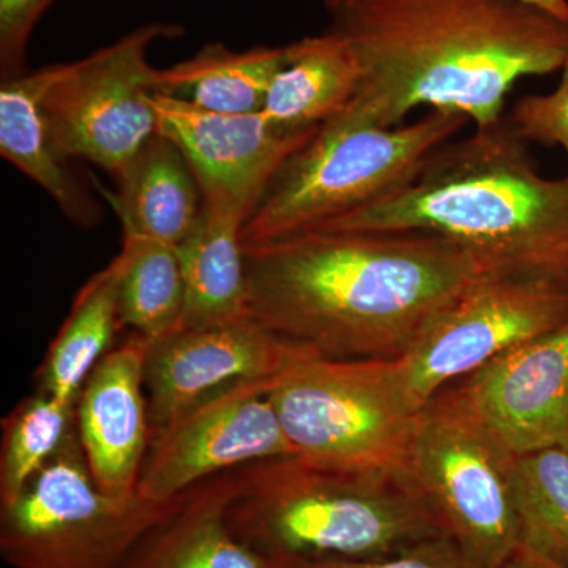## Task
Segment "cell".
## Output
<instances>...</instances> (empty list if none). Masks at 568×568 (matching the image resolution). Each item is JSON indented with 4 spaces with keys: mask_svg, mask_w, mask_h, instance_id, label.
Returning a JSON list of instances; mask_svg holds the SVG:
<instances>
[{
    "mask_svg": "<svg viewBox=\"0 0 568 568\" xmlns=\"http://www.w3.org/2000/svg\"><path fill=\"white\" fill-rule=\"evenodd\" d=\"M250 316L331 361H396L448 305L507 274L424 233L310 231L245 248Z\"/></svg>",
    "mask_w": 568,
    "mask_h": 568,
    "instance_id": "6da1fadb",
    "label": "cell"
},
{
    "mask_svg": "<svg viewBox=\"0 0 568 568\" xmlns=\"http://www.w3.org/2000/svg\"><path fill=\"white\" fill-rule=\"evenodd\" d=\"M331 29L362 67L361 88L335 118L362 125H399L420 106L493 125L519 80L568 59L567 22L523 0H362Z\"/></svg>",
    "mask_w": 568,
    "mask_h": 568,
    "instance_id": "7a4b0ae2",
    "label": "cell"
},
{
    "mask_svg": "<svg viewBox=\"0 0 568 568\" xmlns=\"http://www.w3.org/2000/svg\"><path fill=\"white\" fill-rule=\"evenodd\" d=\"M316 231L440 235L507 274L568 282V175L538 173L503 118L437 149L398 192Z\"/></svg>",
    "mask_w": 568,
    "mask_h": 568,
    "instance_id": "3957f363",
    "label": "cell"
},
{
    "mask_svg": "<svg viewBox=\"0 0 568 568\" xmlns=\"http://www.w3.org/2000/svg\"><path fill=\"white\" fill-rule=\"evenodd\" d=\"M235 536L274 566L386 558L446 536L407 473L349 474L297 457L230 473Z\"/></svg>",
    "mask_w": 568,
    "mask_h": 568,
    "instance_id": "277c9868",
    "label": "cell"
},
{
    "mask_svg": "<svg viewBox=\"0 0 568 568\" xmlns=\"http://www.w3.org/2000/svg\"><path fill=\"white\" fill-rule=\"evenodd\" d=\"M467 122L466 115L443 110L395 126L325 122L268 185L242 230L245 248L321 230L398 192Z\"/></svg>",
    "mask_w": 568,
    "mask_h": 568,
    "instance_id": "5b68a950",
    "label": "cell"
},
{
    "mask_svg": "<svg viewBox=\"0 0 568 568\" xmlns=\"http://www.w3.org/2000/svg\"><path fill=\"white\" fill-rule=\"evenodd\" d=\"M268 398L295 457L335 473H406L418 413L390 361H331L295 349Z\"/></svg>",
    "mask_w": 568,
    "mask_h": 568,
    "instance_id": "8992f818",
    "label": "cell"
},
{
    "mask_svg": "<svg viewBox=\"0 0 568 568\" xmlns=\"http://www.w3.org/2000/svg\"><path fill=\"white\" fill-rule=\"evenodd\" d=\"M182 497L156 504L138 491H103L89 470L74 422L20 499L0 508V552L14 568H122Z\"/></svg>",
    "mask_w": 568,
    "mask_h": 568,
    "instance_id": "52a82bcc",
    "label": "cell"
},
{
    "mask_svg": "<svg viewBox=\"0 0 568 568\" xmlns=\"http://www.w3.org/2000/svg\"><path fill=\"white\" fill-rule=\"evenodd\" d=\"M514 462L452 384L418 413L407 476L478 568H503L519 549Z\"/></svg>",
    "mask_w": 568,
    "mask_h": 568,
    "instance_id": "ba28073f",
    "label": "cell"
},
{
    "mask_svg": "<svg viewBox=\"0 0 568 568\" xmlns=\"http://www.w3.org/2000/svg\"><path fill=\"white\" fill-rule=\"evenodd\" d=\"M178 36V26L153 22L81 61L55 63L43 103L63 155L115 179L126 170L159 129L153 97L162 91V69L149 62V48Z\"/></svg>",
    "mask_w": 568,
    "mask_h": 568,
    "instance_id": "9c48e42d",
    "label": "cell"
},
{
    "mask_svg": "<svg viewBox=\"0 0 568 568\" xmlns=\"http://www.w3.org/2000/svg\"><path fill=\"white\" fill-rule=\"evenodd\" d=\"M567 323L566 280L491 275L437 315L392 369L407 405L420 413L450 384Z\"/></svg>",
    "mask_w": 568,
    "mask_h": 568,
    "instance_id": "30bf717a",
    "label": "cell"
},
{
    "mask_svg": "<svg viewBox=\"0 0 568 568\" xmlns=\"http://www.w3.org/2000/svg\"><path fill=\"white\" fill-rule=\"evenodd\" d=\"M271 379L224 387L155 433L136 491L152 503H174L213 477L295 457L268 398Z\"/></svg>",
    "mask_w": 568,
    "mask_h": 568,
    "instance_id": "8fae6325",
    "label": "cell"
},
{
    "mask_svg": "<svg viewBox=\"0 0 568 568\" xmlns=\"http://www.w3.org/2000/svg\"><path fill=\"white\" fill-rule=\"evenodd\" d=\"M159 129L174 142L192 168L205 201L250 216L284 163L315 136L317 130L291 132L265 118L203 110L156 92Z\"/></svg>",
    "mask_w": 568,
    "mask_h": 568,
    "instance_id": "7c38bea8",
    "label": "cell"
},
{
    "mask_svg": "<svg viewBox=\"0 0 568 568\" xmlns=\"http://www.w3.org/2000/svg\"><path fill=\"white\" fill-rule=\"evenodd\" d=\"M511 455L568 447V323L452 384Z\"/></svg>",
    "mask_w": 568,
    "mask_h": 568,
    "instance_id": "4fadbf2b",
    "label": "cell"
},
{
    "mask_svg": "<svg viewBox=\"0 0 568 568\" xmlns=\"http://www.w3.org/2000/svg\"><path fill=\"white\" fill-rule=\"evenodd\" d=\"M294 349L253 317L179 328L149 342L144 386L151 437L224 387L271 379Z\"/></svg>",
    "mask_w": 568,
    "mask_h": 568,
    "instance_id": "5bb4252c",
    "label": "cell"
},
{
    "mask_svg": "<svg viewBox=\"0 0 568 568\" xmlns=\"http://www.w3.org/2000/svg\"><path fill=\"white\" fill-rule=\"evenodd\" d=\"M149 339L133 332L92 369L77 399V429L93 480L132 495L151 444L144 362Z\"/></svg>",
    "mask_w": 568,
    "mask_h": 568,
    "instance_id": "9a60e30c",
    "label": "cell"
},
{
    "mask_svg": "<svg viewBox=\"0 0 568 568\" xmlns=\"http://www.w3.org/2000/svg\"><path fill=\"white\" fill-rule=\"evenodd\" d=\"M55 63L2 78L0 85V153L50 194L63 215L80 227L102 220V207L71 170L52 136L44 95L54 80Z\"/></svg>",
    "mask_w": 568,
    "mask_h": 568,
    "instance_id": "2e32d148",
    "label": "cell"
},
{
    "mask_svg": "<svg viewBox=\"0 0 568 568\" xmlns=\"http://www.w3.org/2000/svg\"><path fill=\"white\" fill-rule=\"evenodd\" d=\"M103 196L121 220L123 234L179 246L203 212L204 197L181 149L156 133Z\"/></svg>",
    "mask_w": 568,
    "mask_h": 568,
    "instance_id": "e0dca14e",
    "label": "cell"
},
{
    "mask_svg": "<svg viewBox=\"0 0 568 568\" xmlns=\"http://www.w3.org/2000/svg\"><path fill=\"white\" fill-rule=\"evenodd\" d=\"M230 473L197 485L133 549L122 568H278L227 523Z\"/></svg>",
    "mask_w": 568,
    "mask_h": 568,
    "instance_id": "ac0fdd59",
    "label": "cell"
},
{
    "mask_svg": "<svg viewBox=\"0 0 568 568\" xmlns=\"http://www.w3.org/2000/svg\"><path fill=\"white\" fill-rule=\"evenodd\" d=\"M246 219L205 201L192 233L178 246L185 282L182 327H207L250 316L245 246Z\"/></svg>",
    "mask_w": 568,
    "mask_h": 568,
    "instance_id": "d6986e66",
    "label": "cell"
},
{
    "mask_svg": "<svg viewBox=\"0 0 568 568\" xmlns=\"http://www.w3.org/2000/svg\"><path fill=\"white\" fill-rule=\"evenodd\" d=\"M362 67L349 41L332 31L286 44V61L265 99L268 121L291 132L320 129L353 102Z\"/></svg>",
    "mask_w": 568,
    "mask_h": 568,
    "instance_id": "ffe728a7",
    "label": "cell"
},
{
    "mask_svg": "<svg viewBox=\"0 0 568 568\" xmlns=\"http://www.w3.org/2000/svg\"><path fill=\"white\" fill-rule=\"evenodd\" d=\"M122 256L118 254L81 287L37 373L39 392L62 403L77 402L92 369L110 353L115 332L122 325Z\"/></svg>",
    "mask_w": 568,
    "mask_h": 568,
    "instance_id": "44dd1931",
    "label": "cell"
},
{
    "mask_svg": "<svg viewBox=\"0 0 568 568\" xmlns=\"http://www.w3.org/2000/svg\"><path fill=\"white\" fill-rule=\"evenodd\" d=\"M286 61V47L233 51L222 43L162 70L166 95L213 112L253 114L264 110L268 89Z\"/></svg>",
    "mask_w": 568,
    "mask_h": 568,
    "instance_id": "7402d4cb",
    "label": "cell"
},
{
    "mask_svg": "<svg viewBox=\"0 0 568 568\" xmlns=\"http://www.w3.org/2000/svg\"><path fill=\"white\" fill-rule=\"evenodd\" d=\"M123 268L119 283L122 325L149 342L182 327L185 313V282L178 246L123 234Z\"/></svg>",
    "mask_w": 568,
    "mask_h": 568,
    "instance_id": "603a6c76",
    "label": "cell"
},
{
    "mask_svg": "<svg viewBox=\"0 0 568 568\" xmlns=\"http://www.w3.org/2000/svg\"><path fill=\"white\" fill-rule=\"evenodd\" d=\"M514 500L519 549L568 568V447L515 457Z\"/></svg>",
    "mask_w": 568,
    "mask_h": 568,
    "instance_id": "cb8c5ba5",
    "label": "cell"
},
{
    "mask_svg": "<svg viewBox=\"0 0 568 568\" xmlns=\"http://www.w3.org/2000/svg\"><path fill=\"white\" fill-rule=\"evenodd\" d=\"M77 422V402L37 392L2 420L0 508L13 506L29 481L50 462Z\"/></svg>",
    "mask_w": 568,
    "mask_h": 568,
    "instance_id": "d4e9b609",
    "label": "cell"
},
{
    "mask_svg": "<svg viewBox=\"0 0 568 568\" xmlns=\"http://www.w3.org/2000/svg\"><path fill=\"white\" fill-rule=\"evenodd\" d=\"M560 73L555 91L521 97L507 121L523 141L558 145L568 159V59Z\"/></svg>",
    "mask_w": 568,
    "mask_h": 568,
    "instance_id": "484cf974",
    "label": "cell"
},
{
    "mask_svg": "<svg viewBox=\"0 0 568 568\" xmlns=\"http://www.w3.org/2000/svg\"><path fill=\"white\" fill-rule=\"evenodd\" d=\"M52 0H0V69L2 78L24 70L26 50L37 22Z\"/></svg>",
    "mask_w": 568,
    "mask_h": 568,
    "instance_id": "4316f807",
    "label": "cell"
},
{
    "mask_svg": "<svg viewBox=\"0 0 568 568\" xmlns=\"http://www.w3.org/2000/svg\"><path fill=\"white\" fill-rule=\"evenodd\" d=\"M280 568V567H278ZM284 568H478L447 536L429 538L386 558L306 564Z\"/></svg>",
    "mask_w": 568,
    "mask_h": 568,
    "instance_id": "83f0119b",
    "label": "cell"
},
{
    "mask_svg": "<svg viewBox=\"0 0 568 568\" xmlns=\"http://www.w3.org/2000/svg\"><path fill=\"white\" fill-rule=\"evenodd\" d=\"M568 24V0H523Z\"/></svg>",
    "mask_w": 568,
    "mask_h": 568,
    "instance_id": "f1b7e54d",
    "label": "cell"
},
{
    "mask_svg": "<svg viewBox=\"0 0 568 568\" xmlns=\"http://www.w3.org/2000/svg\"><path fill=\"white\" fill-rule=\"evenodd\" d=\"M503 568H562L559 566H555V564H549L547 560L538 559L537 556L530 555L528 551H523V549H518L515 552L514 558L508 560L506 566Z\"/></svg>",
    "mask_w": 568,
    "mask_h": 568,
    "instance_id": "f546056e",
    "label": "cell"
},
{
    "mask_svg": "<svg viewBox=\"0 0 568 568\" xmlns=\"http://www.w3.org/2000/svg\"><path fill=\"white\" fill-rule=\"evenodd\" d=\"M321 3L327 9L328 13L334 17L336 13H342L351 7H354L355 3L362 2V0H320Z\"/></svg>",
    "mask_w": 568,
    "mask_h": 568,
    "instance_id": "4dcf8cb0",
    "label": "cell"
}]
</instances>
